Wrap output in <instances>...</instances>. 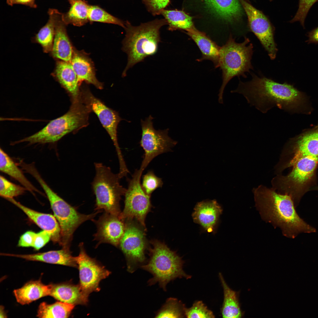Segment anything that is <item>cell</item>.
Returning a JSON list of instances; mask_svg holds the SVG:
<instances>
[{"instance_id":"26","label":"cell","mask_w":318,"mask_h":318,"mask_svg":"<svg viewBox=\"0 0 318 318\" xmlns=\"http://www.w3.org/2000/svg\"><path fill=\"white\" fill-rule=\"evenodd\" d=\"M70 63L79 82L85 81L93 85L98 89H102V83L98 81L95 76L92 62L85 54L74 49Z\"/></svg>"},{"instance_id":"12","label":"cell","mask_w":318,"mask_h":318,"mask_svg":"<svg viewBox=\"0 0 318 318\" xmlns=\"http://www.w3.org/2000/svg\"><path fill=\"white\" fill-rule=\"evenodd\" d=\"M125 224L119 246L125 257L127 271L132 273L146 263V241L144 231L137 224L129 220Z\"/></svg>"},{"instance_id":"15","label":"cell","mask_w":318,"mask_h":318,"mask_svg":"<svg viewBox=\"0 0 318 318\" xmlns=\"http://www.w3.org/2000/svg\"><path fill=\"white\" fill-rule=\"evenodd\" d=\"M79 247V253L75 258L79 271V284L84 295L88 298L91 293L100 290V282L108 277L111 272L87 254L83 243H80Z\"/></svg>"},{"instance_id":"23","label":"cell","mask_w":318,"mask_h":318,"mask_svg":"<svg viewBox=\"0 0 318 318\" xmlns=\"http://www.w3.org/2000/svg\"><path fill=\"white\" fill-rule=\"evenodd\" d=\"M207 7L217 16L226 21H240L243 15L239 0H203Z\"/></svg>"},{"instance_id":"29","label":"cell","mask_w":318,"mask_h":318,"mask_svg":"<svg viewBox=\"0 0 318 318\" xmlns=\"http://www.w3.org/2000/svg\"><path fill=\"white\" fill-rule=\"evenodd\" d=\"M219 276L223 290L224 299L221 310L222 317L225 318L242 317L244 313L241 307L239 292L234 291L229 287L221 273H219Z\"/></svg>"},{"instance_id":"7","label":"cell","mask_w":318,"mask_h":318,"mask_svg":"<svg viewBox=\"0 0 318 318\" xmlns=\"http://www.w3.org/2000/svg\"><path fill=\"white\" fill-rule=\"evenodd\" d=\"M37 180L44 191L50 204L54 216L57 220L61 230L59 245L62 248L70 249L73 233L82 223L92 220L100 212L85 214L80 213L55 193L48 186L41 176Z\"/></svg>"},{"instance_id":"11","label":"cell","mask_w":318,"mask_h":318,"mask_svg":"<svg viewBox=\"0 0 318 318\" xmlns=\"http://www.w3.org/2000/svg\"><path fill=\"white\" fill-rule=\"evenodd\" d=\"M151 115L144 120H141V138L140 142L143 149L144 156L140 169L143 171L151 161L161 154L172 150L177 143L168 135V129L155 130Z\"/></svg>"},{"instance_id":"36","label":"cell","mask_w":318,"mask_h":318,"mask_svg":"<svg viewBox=\"0 0 318 318\" xmlns=\"http://www.w3.org/2000/svg\"><path fill=\"white\" fill-rule=\"evenodd\" d=\"M26 189L24 186L15 184L3 176H0V196L6 199L14 198L24 194Z\"/></svg>"},{"instance_id":"28","label":"cell","mask_w":318,"mask_h":318,"mask_svg":"<svg viewBox=\"0 0 318 318\" xmlns=\"http://www.w3.org/2000/svg\"><path fill=\"white\" fill-rule=\"evenodd\" d=\"M21 169L19 167L16 163L1 148L0 149V170L15 180L27 191L33 195L37 192L43 194L36 188L28 180L24 174Z\"/></svg>"},{"instance_id":"35","label":"cell","mask_w":318,"mask_h":318,"mask_svg":"<svg viewBox=\"0 0 318 318\" xmlns=\"http://www.w3.org/2000/svg\"><path fill=\"white\" fill-rule=\"evenodd\" d=\"M88 19L91 21L114 24L125 28V23L96 6H90Z\"/></svg>"},{"instance_id":"2","label":"cell","mask_w":318,"mask_h":318,"mask_svg":"<svg viewBox=\"0 0 318 318\" xmlns=\"http://www.w3.org/2000/svg\"><path fill=\"white\" fill-rule=\"evenodd\" d=\"M251 74V80H240L237 88L231 92L242 94L248 103L262 113L275 107L289 110L299 101L301 93L292 85L280 83L263 75Z\"/></svg>"},{"instance_id":"8","label":"cell","mask_w":318,"mask_h":318,"mask_svg":"<svg viewBox=\"0 0 318 318\" xmlns=\"http://www.w3.org/2000/svg\"><path fill=\"white\" fill-rule=\"evenodd\" d=\"M95 166L96 173L92 185L96 197V209L119 216L121 212L120 201L126 189L120 185L118 173H114L100 163H95Z\"/></svg>"},{"instance_id":"21","label":"cell","mask_w":318,"mask_h":318,"mask_svg":"<svg viewBox=\"0 0 318 318\" xmlns=\"http://www.w3.org/2000/svg\"><path fill=\"white\" fill-rule=\"evenodd\" d=\"M292 159L284 167L292 166L298 160L307 156L318 157V128L298 137L293 145Z\"/></svg>"},{"instance_id":"17","label":"cell","mask_w":318,"mask_h":318,"mask_svg":"<svg viewBox=\"0 0 318 318\" xmlns=\"http://www.w3.org/2000/svg\"><path fill=\"white\" fill-rule=\"evenodd\" d=\"M22 210L28 218L37 226L49 233L54 243L60 244L61 230L59 223L54 215L39 212L29 208L16 201L14 198L6 199Z\"/></svg>"},{"instance_id":"10","label":"cell","mask_w":318,"mask_h":318,"mask_svg":"<svg viewBox=\"0 0 318 318\" xmlns=\"http://www.w3.org/2000/svg\"><path fill=\"white\" fill-rule=\"evenodd\" d=\"M143 171L140 169L136 170L129 180L124 195V208L119 217L124 222L135 218L145 228V219L151 204L150 196L146 194L141 187L140 179Z\"/></svg>"},{"instance_id":"25","label":"cell","mask_w":318,"mask_h":318,"mask_svg":"<svg viewBox=\"0 0 318 318\" xmlns=\"http://www.w3.org/2000/svg\"><path fill=\"white\" fill-rule=\"evenodd\" d=\"M54 75L59 83L70 94L72 100L80 98L79 81L70 62L58 61Z\"/></svg>"},{"instance_id":"41","label":"cell","mask_w":318,"mask_h":318,"mask_svg":"<svg viewBox=\"0 0 318 318\" xmlns=\"http://www.w3.org/2000/svg\"><path fill=\"white\" fill-rule=\"evenodd\" d=\"M51 239V234L47 231L42 230L36 233L33 247L39 250L44 246Z\"/></svg>"},{"instance_id":"16","label":"cell","mask_w":318,"mask_h":318,"mask_svg":"<svg viewBox=\"0 0 318 318\" xmlns=\"http://www.w3.org/2000/svg\"><path fill=\"white\" fill-rule=\"evenodd\" d=\"M95 221L97 231L94 236V239L98 242L97 245L106 243L118 246L125 229L124 221L119 216L105 212Z\"/></svg>"},{"instance_id":"1","label":"cell","mask_w":318,"mask_h":318,"mask_svg":"<svg viewBox=\"0 0 318 318\" xmlns=\"http://www.w3.org/2000/svg\"><path fill=\"white\" fill-rule=\"evenodd\" d=\"M253 193L255 206L261 218L279 228L285 236L293 238L300 233L316 231L298 216L289 196L262 185L254 189Z\"/></svg>"},{"instance_id":"45","label":"cell","mask_w":318,"mask_h":318,"mask_svg":"<svg viewBox=\"0 0 318 318\" xmlns=\"http://www.w3.org/2000/svg\"><path fill=\"white\" fill-rule=\"evenodd\" d=\"M4 308L3 307H1L0 308V316L1 317H5L6 315L4 312Z\"/></svg>"},{"instance_id":"5","label":"cell","mask_w":318,"mask_h":318,"mask_svg":"<svg viewBox=\"0 0 318 318\" xmlns=\"http://www.w3.org/2000/svg\"><path fill=\"white\" fill-rule=\"evenodd\" d=\"M151 243L153 247L150 249V258L140 267L153 276L148 281L149 285L158 283L165 291L170 281L177 278H191L183 270L184 261L175 252L159 241L153 240Z\"/></svg>"},{"instance_id":"31","label":"cell","mask_w":318,"mask_h":318,"mask_svg":"<svg viewBox=\"0 0 318 318\" xmlns=\"http://www.w3.org/2000/svg\"><path fill=\"white\" fill-rule=\"evenodd\" d=\"M70 7L69 11L62 14L63 19L67 25L81 26L87 23L90 5L85 0H68Z\"/></svg>"},{"instance_id":"38","label":"cell","mask_w":318,"mask_h":318,"mask_svg":"<svg viewBox=\"0 0 318 318\" xmlns=\"http://www.w3.org/2000/svg\"><path fill=\"white\" fill-rule=\"evenodd\" d=\"M163 184L162 179L156 176L152 170H149L143 175L141 186L145 192L150 196L157 189L161 187Z\"/></svg>"},{"instance_id":"22","label":"cell","mask_w":318,"mask_h":318,"mask_svg":"<svg viewBox=\"0 0 318 318\" xmlns=\"http://www.w3.org/2000/svg\"><path fill=\"white\" fill-rule=\"evenodd\" d=\"M49 295L57 300L75 305H85L88 298L82 292L79 285L65 282L51 284Z\"/></svg>"},{"instance_id":"6","label":"cell","mask_w":318,"mask_h":318,"mask_svg":"<svg viewBox=\"0 0 318 318\" xmlns=\"http://www.w3.org/2000/svg\"><path fill=\"white\" fill-rule=\"evenodd\" d=\"M248 38L240 43L236 42L230 35L226 44L220 47L219 67L222 71L223 81L219 90L218 101L223 103V95L227 83L235 77L246 78L245 73L253 68L251 62L253 46Z\"/></svg>"},{"instance_id":"37","label":"cell","mask_w":318,"mask_h":318,"mask_svg":"<svg viewBox=\"0 0 318 318\" xmlns=\"http://www.w3.org/2000/svg\"><path fill=\"white\" fill-rule=\"evenodd\" d=\"M185 316L187 318H214L213 312L209 309L203 302L196 301L190 308L186 307Z\"/></svg>"},{"instance_id":"34","label":"cell","mask_w":318,"mask_h":318,"mask_svg":"<svg viewBox=\"0 0 318 318\" xmlns=\"http://www.w3.org/2000/svg\"><path fill=\"white\" fill-rule=\"evenodd\" d=\"M185 305L174 298L168 299L155 314L156 318H182L185 316Z\"/></svg>"},{"instance_id":"18","label":"cell","mask_w":318,"mask_h":318,"mask_svg":"<svg viewBox=\"0 0 318 318\" xmlns=\"http://www.w3.org/2000/svg\"><path fill=\"white\" fill-rule=\"evenodd\" d=\"M192 216L194 222L201 225L208 232H213L222 209L215 200H206L198 203Z\"/></svg>"},{"instance_id":"20","label":"cell","mask_w":318,"mask_h":318,"mask_svg":"<svg viewBox=\"0 0 318 318\" xmlns=\"http://www.w3.org/2000/svg\"><path fill=\"white\" fill-rule=\"evenodd\" d=\"M66 25L63 19L62 14L60 13L56 23L54 38L51 52L54 57L70 62L74 49L67 35Z\"/></svg>"},{"instance_id":"42","label":"cell","mask_w":318,"mask_h":318,"mask_svg":"<svg viewBox=\"0 0 318 318\" xmlns=\"http://www.w3.org/2000/svg\"><path fill=\"white\" fill-rule=\"evenodd\" d=\"M36 233L29 231L26 232L20 237L18 246L21 247H33Z\"/></svg>"},{"instance_id":"27","label":"cell","mask_w":318,"mask_h":318,"mask_svg":"<svg viewBox=\"0 0 318 318\" xmlns=\"http://www.w3.org/2000/svg\"><path fill=\"white\" fill-rule=\"evenodd\" d=\"M51 288V284H44L40 280L32 281L21 288L14 290V293L17 302L24 305L49 295Z\"/></svg>"},{"instance_id":"9","label":"cell","mask_w":318,"mask_h":318,"mask_svg":"<svg viewBox=\"0 0 318 318\" xmlns=\"http://www.w3.org/2000/svg\"><path fill=\"white\" fill-rule=\"evenodd\" d=\"M318 164V157L300 158L293 165L292 171L287 175H278L273 178V189L290 196L294 206L297 205L304 188L313 178Z\"/></svg>"},{"instance_id":"39","label":"cell","mask_w":318,"mask_h":318,"mask_svg":"<svg viewBox=\"0 0 318 318\" xmlns=\"http://www.w3.org/2000/svg\"><path fill=\"white\" fill-rule=\"evenodd\" d=\"M318 0H299L298 9L291 23L299 21L304 28V21L308 12L312 6Z\"/></svg>"},{"instance_id":"30","label":"cell","mask_w":318,"mask_h":318,"mask_svg":"<svg viewBox=\"0 0 318 318\" xmlns=\"http://www.w3.org/2000/svg\"><path fill=\"white\" fill-rule=\"evenodd\" d=\"M60 13L57 9H49L48 11L49 18L47 23L40 29L35 36L36 41L41 45L45 52H51L52 50L56 23Z\"/></svg>"},{"instance_id":"13","label":"cell","mask_w":318,"mask_h":318,"mask_svg":"<svg viewBox=\"0 0 318 318\" xmlns=\"http://www.w3.org/2000/svg\"><path fill=\"white\" fill-rule=\"evenodd\" d=\"M80 96L83 102L98 117L100 122L112 140L117 155L119 167L123 169L126 167L125 163L119 147L117 138L118 125L122 120L118 113L107 107L100 99L95 97L87 88L80 92Z\"/></svg>"},{"instance_id":"19","label":"cell","mask_w":318,"mask_h":318,"mask_svg":"<svg viewBox=\"0 0 318 318\" xmlns=\"http://www.w3.org/2000/svg\"><path fill=\"white\" fill-rule=\"evenodd\" d=\"M3 256H13L31 261L77 267L75 257L73 256L70 249L62 248L58 250L51 251L32 254H20L2 253Z\"/></svg>"},{"instance_id":"43","label":"cell","mask_w":318,"mask_h":318,"mask_svg":"<svg viewBox=\"0 0 318 318\" xmlns=\"http://www.w3.org/2000/svg\"><path fill=\"white\" fill-rule=\"evenodd\" d=\"M6 2L8 5L11 6L14 5L19 4L33 8H36L37 7L35 0H6Z\"/></svg>"},{"instance_id":"32","label":"cell","mask_w":318,"mask_h":318,"mask_svg":"<svg viewBox=\"0 0 318 318\" xmlns=\"http://www.w3.org/2000/svg\"><path fill=\"white\" fill-rule=\"evenodd\" d=\"M170 31L178 29L187 31L194 27L192 17L181 11L164 9L161 12Z\"/></svg>"},{"instance_id":"4","label":"cell","mask_w":318,"mask_h":318,"mask_svg":"<svg viewBox=\"0 0 318 318\" xmlns=\"http://www.w3.org/2000/svg\"><path fill=\"white\" fill-rule=\"evenodd\" d=\"M91 110L80 97L72 101L69 110L62 116L51 121L36 133L12 143L22 142L30 144L56 142L65 135L86 126Z\"/></svg>"},{"instance_id":"33","label":"cell","mask_w":318,"mask_h":318,"mask_svg":"<svg viewBox=\"0 0 318 318\" xmlns=\"http://www.w3.org/2000/svg\"><path fill=\"white\" fill-rule=\"evenodd\" d=\"M74 306L59 301L51 304L43 302L39 307L37 316L40 318H67Z\"/></svg>"},{"instance_id":"24","label":"cell","mask_w":318,"mask_h":318,"mask_svg":"<svg viewBox=\"0 0 318 318\" xmlns=\"http://www.w3.org/2000/svg\"><path fill=\"white\" fill-rule=\"evenodd\" d=\"M186 31V34L195 42L202 53L201 57L198 60H210L216 68L219 67L220 47L205 33L198 30L195 27Z\"/></svg>"},{"instance_id":"40","label":"cell","mask_w":318,"mask_h":318,"mask_svg":"<svg viewBox=\"0 0 318 318\" xmlns=\"http://www.w3.org/2000/svg\"><path fill=\"white\" fill-rule=\"evenodd\" d=\"M148 11L153 15L160 14L168 5L170 0H142Z\"/></svg>"},{"instance_id":"14","label":"cell","mask_w":318,"mask_h":318,"mask_svg":"<svg viewBox=\"0 0 318 318\" xmlns=\"http://www.w3.org/2000/svg\"><path fill=\"white\" fill-rule=\"evenodd\" d=\"M247 16L248 26L267 52L270 59L276 58L278 49L274 39V28L267 17L247 0H239Z\"/></svg>"},{"instance_id":"3","label":"cell","mask_w":318,"mask_h":318,"mask_svg":"<svg viewBox=\"0 0 318 318\" xmlns=\"http://www.w3.org/2000/svg\"><path fill=\"white\" fill-rule=\"evenodd\" d=\"M167 24L165 19H156L138 26H133L128 21L125 22L126 34L122 41V50L127 55V62L122 77L127 75L130 68L157 52L160 41V29Z\"/></svg>"},{"instance_id":"44","label":"cell","mask_w":318,"mask_h":318,"mask_svg":"<svg viewBox=\"0 0 318 318\" xmlns=\"http://www.w3.org/2000/svg\"><path fill=\"white\" fill-rule=\"evenodd\" d=\"M307 35L309 39L306 42L308 44H318V26L308 32Z\"/></svg>"}]
</instances>
